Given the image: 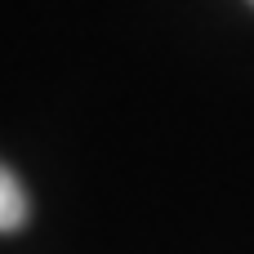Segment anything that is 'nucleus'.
I'll list each match as a JSON object with an SVG mask.
<instances>
[{"instance_id": "obj_1", "label": "nucleus", "mask_w": 254, "mask_h": 254, "mask_svg": "<svg viewBox=\"0 0 254 254\" xmlns=\"http://www.w3.org/2000/svg\"><path fill=\"white\" fill-rule=\"evenodd\" d=\"M27 219V196H22V183L0 165V232H13L22 228Z\"/></svg>"}]
</instances>
